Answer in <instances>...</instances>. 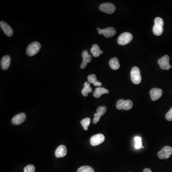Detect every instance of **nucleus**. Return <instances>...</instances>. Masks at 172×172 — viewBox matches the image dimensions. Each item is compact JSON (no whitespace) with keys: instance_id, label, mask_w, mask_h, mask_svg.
I'll return each instance as SVG.
<instances>
[{"instance_id":"obj_26","label":"nucleus","mask_w":172,"mask_h":172,"mask_svg":"<svg viewBox=\"0 0 172 172\" xmlns=\"http://www.w3.org/2000/svg\"><path fill=\"white\" fill-rule=\"evenodd\" d=\"M35 167L33 165H29L25 167L24 168V172H34L35 171Z\"/></svg>"},{"instance_id":"obj_1","label":"nucleus","mask_w":172,"mask_h":172,"mask_svg":"<svg viewBox=\"0 0 172 172\" xmlns=\"http://www.w3.org/2000/svg\"><path fill=\"white\" fill-rule=\"evenodd\" d=\"M164 22L160 17H157L154 20V25L153 27V33L155 36H161L164 31Z\"/></svg>"},{"instance_id":"obj_21","label":"nucleus","mask_w":172,"mask_h":172,"mask_svg":"<svg viewBox=\"0 0 172 172\" xmlns=\"http://www.w3.org/2000/svg\"><path fill=\"white\" fill-rule=\"evenodd\" d=\"M88 81L90 84H93L94 86L96 87H100L102 85V83L99 82L97 79L96 76L95 75H90L88 77Z\"/></svg>"},{"instance_id":"obj_28","label":"nucleus","mask_w":172,"mask_h":172,"mask_svg":"<svg viewBox=\"0 0 172 172\" xmlns=\"http://www.w3.org/2000/svg\"><path fill=\"white\" fill-rule=\"evenodd\" d=\"M143 172H152V171L150 169L147 168L144 169L143 170Z\"/></svg>"},{"instance_id":"obj_19","label":"nucleus","mask_w":172,"mask_h":172,"mask_svg":"<svg viewBox=\"0 0 172 172\" xmlns=\"http://www.w3.org/2000/svg\"><path fill=\"white\" fill-rule=\"evenodd\" d=\"M90 52L95 57H99L100 55L103 54V51L100 49V47L97 44H94L92 45L91 49L90 50Z\"/></svg>"},{"instance_id":"obj_7","label":"nucleus","mask_w":172,"mask_h":172,"mask_svg":"<svg viewBox=\"0 0 172 172\" xmlns=\"http://www.w3.org/2000/svg\"><path fill=\"white\" fill-rule=\"evenodd\" d=\"M100 10L108 14H112L115 12L116 7L114 5L111 3H104L99 7Z\"/></svg>"},{"instance_id":"obj_14","label":"nucleus","mask_w":172,"mask_h":172,"mask_svg":"<svg viewBox=\"0 0 172 172\" xmlns=\"http://www.w3.org/2000/svg\"><path fill=\"white\" fill-rule=\"evenodd\" d=\"M151 98L153 101H156L160 99L162 95V90L160 89L154 88L150 91Z\"/></svg>"},{"instance_id":"obj_24","label":"nucleus","mask_w":172,"mask_h":172,"mask_svg":"<svg viewBox=\"0 0 172 172\" xmlns=\"http://www.w3.org/2000/svg\"><path fill=\"white\" fill-rule=\"evenodd\" d=\"M77 172H95L93 168L89 166H83L80 167Z\"/></svg>"},{"instance_id":"obj_22","label":"nucleus","mask_w":172,"mask_h":172,"mask_svg":"<svg viewBox=\"0 0 172 172\" xmlns=\"http://www.w3.org/2000/svg\"><path fill=\"white\" fill-rule=\"evenodd\" d=\"M92 91V89L90 87V83L89 82H85L84 85V88L81 91V93L83 96L87 97L88 94Z\"/></svg>"},{"instance_id":"obj_23","label":"nucleus","mask_w":172,"mask_h":172,"mask_svg":"<svg viewBox=\"0 0 172 172\" xmlns=\"http://www.w3.org/2000/svg\"><path fill=\"white\" fill-rule=\"evenodd\" d=\"M90 119L89 118H86L81 121V123L82 127L84 128V129L85 131H87L88 130V127L89 126L90 123Z\"/></svg>"},{"instance_id":"obj_2","label":"nucleus","mask_w":172,"mask_h":172,"mask_svg":"<svg viewBox=\"0 0 172 172\" xmlns=\"http://www.w3.org/2000/svg\"><path fill=\"white\" fill-rule=\"evenodd\" d=\"M41 48V44L38 42H34L28 45L26 49V54L30 56L37 55Z\"/></svg>"},{"instance_id":"obj_10","label":"nucleus","mask_w":172,"mask_h":172,"mask_svg":"<svg viewBox=\"0 0 172 172\" xmlns=\"http://www.w3.org/2000/svg\"><path fill=\"white\" fill-rule=\"evenodd\" d=\"M105 140V137L102 134H98L92 136L90 138V144L92 146H97L101 144Z\"/></svg>"},{"instance_id":"obj_3","label":"nucleus","mask_w":172,"mask_h":172,"mask_svg":"<svg viewBox=\"0 0 172 172\" xmlns=\"http://www.w3.org/2000/svg\"><path fill=\"white\" fill-rule=\"evenodd\" d=\"M133 107V103L131 100H124L121 99L117 101L116 103V108L118 110H124L129 111Z\"/></svg>"},{"instance_id":"obj_25","label":"nucleus","mask_w":172,"mask_h":172,"mask_svg":"<svg viewBox=\"0 0 172 172\" xmlns=\"http://www.w3.org/2000/svg\"><path fill=\"white\" fill-rule=\"evenodd\" d=\"M134 140L135 142L136 149H139L142 147L143 148L144 147L142 145V138L140 137L137 136L134 138Z\"/></svg>"},{"instance_id":"obj_16","label":"nucleus","mask_w":172,"mask_h":172,"mask_svg":"<svg viewBox=\"0 0 172 172\" xmlns=\"http://www.w3.org/2000/svg\"><path fill=\"white\" fill-rule=\"evenodd\" d=\"M67 149L66 146L64 145L59 146L55 152V155L57 158L65 157L67 155Z\"/></svg>"},{"instance_id":"obj_27","label":"nucleus","mask_w":172,"mask_h":172,"mask_svg":"<svg viewBox=\"0 0 172 172\" xmlns=\"http://www.w3.org/2000/svg\"><path fill=\"white\" fill-rule=\"evenodd\" d=\"M165 118L168 121H172V108L165 115Z\"/></svg>"},{"instance_id":"obj_20","label":"nucleus","mask_w":172,"mask_h":172,"mask_svg":"<svg viewBox=\"0 0 172 172\" xmlns=\"http://www.w3.org/2000/svg\"><path fill=\"white\" fill-rule=\"evenodd\" d=\"M109 65L111 69L115 70H118L120 67V63L117 57H113L109 61Z\"/></svg>"},{"instance_id":"obj_13","label":"nucleus","mask_w":172,"mask_h":172,"mask_svg":"<svg viewBox=\"0 0 172 172\" xmlns=\"http://www.w3.org/2000/svg\"><path fill=\"white\" fill-rule=\"evenodd\" d=\"M0 26L4 33L8 37H11L14 34V31L12 27L6 22L1 21L0 23Z\"/></svg>"},{"instance_id":"obj_8","label":"nucleus","mask_w":172,"mask_h":172,"mask_svg":"<svg viewBox=\"0 0 172 172\" xmlns=\"http://www.w3.org/2000/svg\"><path fill=\"white\" fill-rule=\"evenodd\" d=\"M97 30L99 34H103L106 38L112 37L117 33L116 30L113 27H109L104 29H100V28H97Z\"/></svg>"},{"instance_id":"obj_18","label":"nucleus","mask_w":172,"mask_h":172,"mask_svg":"<svg viewBox=\"0 0 172 172\" xmlns=\"http://www.w3.org/2000/svg\"><path fill=\"white\" fill-rule=\"evenodd\" d=\"M109 92V90L107 89H106L105 88L98 87L96 89L93 93V96L95 98H99L102 94H108Z\"/></svg>"},{"instance_id":"obj_15","label":"nucleus","mask_w":172,"mask_h":172,"mask_svg":"<svg viewBox=\"0 0 172 172\" xmlns=\"http://www.w3.org/2000/svg\"><path fill=\"white\" fill-rule=\"evenodd\" d=\"M26 115L24 113H20L14 116L12 119V123L15 125L21 124L26 120Z\"/></svg>"},{"instance_id":"obj_4","label":"nucleus","mask_w":172,"mask_h":172,"mask_svg":"<svg viewBox=\"0 0 172 172\" xmlns=\"http://www.w3.org/2000/svg\"><path fill=\"white\" fill-rule=\"evenodd\" d=\"M131 78L132 82L135 84H139L142 81L141 76L140 70L137 67H134L132 68L131 72Z\"/></svg>"},{"instance_id":"obj_9","label":"nucleus","mask_w":172,"mask_h":172,"mask_svg":"<svg viewBox=\"0 0 172 172\" xmlns=\"http://www.w3.org/2000/svg\"><path fill=\"white\" fill-rule=\"evenodd\" d=\"M158 63L162 70H169L172 68V66L169 64V57L167 55H165L161 59H159Z\"/></svg>"},{"instance_id":"obj_5","label":"nucleus","mask_w":172,"mask_h":172,"mask_svg":"<svg viewBox=\"0 0 172 172\" xmlns=\"http://www.w3.org/2000/svg\"><path fill=\"white\" fill-rule=\"evenodd\" d=\"M133 39V36L131 33L125 32L120 35L118 39V43L119 45H124L129 44L132 41Z\"/></svg>"},{"instance_id":"obj_11","label":"nucleus","mask_w":172,"mask_h":172,"mask_svg":"<svg viewBox=\"0 0 172 172\" xmlns=\"http://www.w3.org/2000/svg\"><path fill=\"white\" fill-rule=\"evenodd\" d=\"M107 111L106 106H100L97 109V112L94 114V118L93 119V122L94 124H97L100 120V117L103 115Z\"/></svg>"},{"instance_id":"obj_6","label":"nucleus","mask_w":172,"mask_h":172,"mask_svg":"<svg viewBox=\"0 0 172 172\" xmlns=\"http://www.w3.org/2000/svg\"><path fill=\"white\" fill-rule=\"evenodd\" d=\"M172 154V148L168 146L164 147L158 153V156L160 159L169 158Z\"/></svg>"},{"instance_id":"obj_17","label":"nucleus","mask_w":172,"mask_h":172,"mask_svg":"<svg viewBox=\"0 0 172 172\" xmlns=\"http://www.w3.org/2000/svg\"><path fill=\"white\" fill-rule=\"evenodd\" d=\"M11 64V57L8 55H6L1 59V67L3 70H6L8 69Z\"/></svg>"},{"instance_id":"obj_12","label":"nucleus","mask_w":172,"mask_h":172,"mask_svg":"<svg viewBox=\"0 0 172 172\" xmlns=\"http://www.w3.org/2000/svg\"><path fill=\"white\" fill-rule=\"evenodd\" d=\"M83 61L81 65V68L84 69L87 66V64L92 61V57L89 55L87 50H84L82 53Z\"/></svg>"}]
</instances>
